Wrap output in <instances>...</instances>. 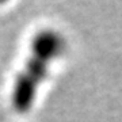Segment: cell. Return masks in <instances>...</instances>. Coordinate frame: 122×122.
I'll list each match as a JSON object with an SVG mask.
<instances>
[{
  "label": "cell",
  "mask_w": 122,
  "mask_h": 122,
  "mask_svg": "<svg viewBox=\"0 0 122 122\" xmlns=\"http://www.w3.org/2000/svg\"><path fill=\"white\" fill-rule=\"evenodd\" d=\"M65 49V37L56 29L44 27L31 37L27 57L12 81L10 98L15 111L26 114L34 107L41 88Z\"/></svg>",
  "instance_id": "cell-1"
}]
</instances>
